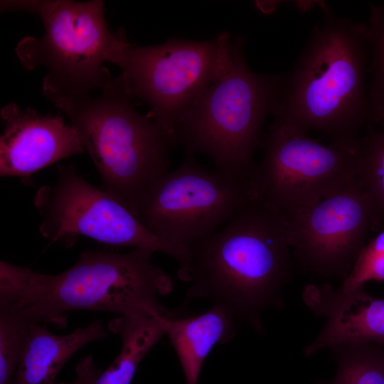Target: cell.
<instances>
[{
  "instance_id": "12",
  "label": "cell",
  "mask_w": 384,
  "mask_h": 384,
  "mask_svg": "<svg viewBox=\"0 0 384 384\" xmlns=\"http://www.w3.org/2000/svg\"><path fill=\"white\" fill-rule=\"evenodd\" d=\"M0 175L27 177L85 149L78 131L60 116L42 115L16 104L0 112Z\"/></svg>"
},
{
  "instance_id": "1",
  "label": "cell",
  "mask_w": 384,
  "mask_h": 384,
  "mask_svg": "<svg viewBox=\"0 0 384 384\" xmlns=\"http://www.w3.org/2000/svg\"><path fill=\"white\" fill-rule=\"evenodd\" d=\"M287 218L255 197L190 248L187 300L203 298L264 333L262 312L284 306L293 260Z\"/></svg>"
},
{
  "instance_id": "4",
  "label": "cell",
  "mask_w": 384,
  "mask_h": 384,
  "mask_svg": "<svg viewBox=\"0 0 384 384\" xmlns=\"http://www.w3.org/2000/svg\"><path fill=\"white\" fill-rule=\"evenodd\" d=\"M43 90L79 133L102 189L136 216L151 186L168 172L169 151L176 143L148 114L134 109L122 73L94 97Z\"/></svg>"
},
{
  "instance_id": "8",
  "label": "cell",
  "mask_w": 384,
  "mask_h": 384,
  "mask_svg": "<svg viewBox=\"0 0 384 384\" xmlns=\"http://www.w3.org/2000/svg\"><path fill=\"white\" fill-rule=\"evenodd\" d=\"M252 183L256 197L287 219L357 178L361 138L322 144L274 120L260 145Z\"/></svg>"
},
{
  "instance_id": "17",
  "label": "cell",
  "mask_w": 384,
  "mask_h": 384,
  "mask_svg": "<svg viewBox=\"0 0 384 384\" xmlns=\"http://www.w3.org/2000/svg\"><path fill=\"white\" fill-rule=\"evenodd\" d=\"M336 364L334 378L319 384H384V347L372 343L332 346Z\"/></svg>"
},
{
  "instance_id": "19",
  "label": "cell",
  "mask_w": 384,
  "mask_h": 384,
  "mask_svg": "<svg viewBox=\"0 0 384 384\" xmlns=\"http://www.w3.org/2000/svg\"><path fill=\"white\" fill-rule=\"evenodd\" d=\"M360 181L373 208L379 228L384 225V128L361 137Z\"/></svg>"
},
{
  "instance_id": "5",
  "label": "cell",
  "mask_w": 384,
  "mask_h": 384,
  "mask_svg": "<svg viewBox=\"0 0 384 384\" xmlns=\"http://www.w3.org/2000/svg\"><path fill=\"white\" fill-rule=\"evenodd\" d=\"M284 77L256 73L246 63L237 39L229 66L201 94L177 134L189 154L208 156L216 170L252 180L255 149L264 121L282 88Z\"/></svg>"
},
{
  "instance_id": "2",
  "label": "cell",
  "mask_w": 384,
  "mask_h": 384,
  "mask_svg": "<svg viewBox=\"0 0 384 384\" xmlns=\"http://www.w3.org/2000/svg\"><path fill=\"white\" fill-rule=\"evenodd\" d=\"M149 249L118 253L82 252L57 274L0 262V306L33 322L65 324L75 310L103 311L124 316H158L171 311L159 297L174 290L171 277L151 258Z\"/></svg>"
},
{
  "instance_id": "10",
  "label": "cell",
  "mask_w": 384,
  "mask_h": 384,
  "mask_svg": "<svg viewBox=\"0 0 384 384\" xmlns=\"http://www.w3.org/2000/svg\"><path fill=\"white\" fill-rule=\"evenodd\" d=\"M33 201L41 218L39 233L53 242L70 246L84 236L166 254L177 261L179 270L187 265L184 254L156 238L131 211L84 179L71 164L58 166L55 183L39 188Z\"/></svg>"
},
{
  "instance_id": "14",
  "label": "cell",
  "mask_w": 384,
  "mask_h": 384,
  "mask_svg": "<svg viewBox=\"0 0 384 384\" xmlns=\"http://www.w3.org/2000/svg\"><path fill=\"white\" fill-rule=\"evenodd\" d=\"M47 324L33 322L12 384H54L63 365L85 345L107 338L101 321L65 335L53 334Z\"/></svg>"
},
{
  "instance_id": "7",
  "label": "cell",
  "mask_w": 384,
  "mask_h": 384,
  "mask_svg": "<svg viewBox=\"0 0 384 384\" xmlns=\"http://www.w3.org/2000/svg\"><path fill=\"white\" fill-rule=\"evenodd\" d=\"M1 12L23 11L38 16L44 34L26 36L15 52L28 70L46 68L43 89L71 97L98 90L111 78L103 65L114 38L107 26L104 4L100 0H6Z\"/></svg>"
},
{
  "instance_id": "6",
  "label": "cell",
  "mask_w": 384,
  "mask_h": 384,
  "mask_svg": "<svg viewBox=\"0 0 384 384\" xmlns=\"http://www.w3.org/2000/svg\"><path fill=\"white\" fill-rule=\"evenodd\" d=\"M237 39L224 32L203 41L169 39L156 46L132 45L122 28L106 62L118 65L133 98L175 143L178 129L203 90L230 64Z\"/></svg>"
},
{
  "instance_id": "9",
  "label": "cell",
  "mask_w": 384,
  "mask_h": 384,
  "mask_svg": "<svg viewBox=\"0 0 384 384\" xmlns=\"http://www.w3.org/2000/svg\"><path fill=\"white\" fill-rule=\"evenodd\" d=\"M255 197L251 180L209 171L188 156L153 183L136 217L189 261L191 247L220 229Z\"/></svg>"
},
{
  "instance_id": "15",
  "label": "cell",
  "mask_w": 384,
  "mask_h": 384,
  "mask_svg": "<svg viewBox=\"0 0 384 384\" xmlns=\"http://www.w3.org/2000/svg\"><path fill=\"white\" fill-rule=\"evenodd\" d=\"M162 325L178 358L186 384H198L202 366L213 347L230 340L238 322L224 309L213 306L194 317L171 313L162 316Z\"/></svg>"
},
{
  "instance_id": "3",
  "label": "cell",
  "mask_w": 384,
  "mask_h": 384,
  "mask_svg": "<svg viewBox=\"0 0 384 384\" xmlns=\"http://www.w3.org/2000/svg\"><path fill=\"white\" fill-rule=\"evenodd\" d=\"M367 62L368 26L328 12L284 77L270 114L330 142L358 140L369 122Z\"/></svg>"
},
{
  "instance_id": "16",
  "label": "cell",
  "mask_w": 384,
  "mask_h": 384,
  "mask_svg": "<svg viewBox=\"0 0 384 384\" xmlns=\"http://www.w3.org/2000/svg\"><path fill=\"white\" fill-rule=\"evenodd\" d=\"M163 316H119L109 323L110 331L120 337L122 348L95 384L131 383L142 360L165 335Z\"/></svg>"
},
{
  "instance_id": "13",
  "label": "cell",
  "mask_w": 384,
  "mask_h": 384,
  "mask_svg": "<svg viewBox=\"0 0 384 384\" xmlns=\"http://www.w3.org/2000/svg\"><path fill=\"white\" fill-rule=\"evenodd\" d=\"M302 298L315 315L326 319L317 337L304 348L305 356L347 343H372L384 347V299L370 296L364 287L340 293L329 284H309Z\"/></svg>"
},
{
  "instance_id": "18",
  "label": "cell",
  "mask_w": 384,
  "mask_h": 384,
  "mask_svg": "<svg viewBox=\"0 0 384 384\" xmlns=\"http://www.w3.org/2000/svg\"><path fill=\"white\" fill-rule=\"evenodd\" d=\"M366 75L369 122L384 128V6L370 9Z\"/></svg>"
},
{
  "instance_id": "11",
  "label": "cell",
  "mask_w": 384,
  "mask_h": 384,
  "mask_svg": "<svg viewBox=\"0 0 384 384\" xmlns=\"http://www.w3.org/2000/svg\"><path fill=\"white\" fill-rule=\"evenodd\" d=\"M292 252L302 269L342 282L379 229L371 203L355 179L288 219Z\"/></svg>"
},
{
  "instance_id": "20",
  "label": "cell",
  "mask_w": 384,
  "mask_h": 384,
  "mask_svg": "<svg viewBox=\"0 0 384 384\" xmlns=\"http://www.w3.org/2000/svg\"><path fill=\"white\" fill-rule=\"evenodd\" d=\"M33 321L0 307V384H12Z\"/></svg>"
},
{
  "instance_id": "22",
  "label": "cell",
  "mask_w": 384,
  "mask_h": 384,
  "mask_svg": "<svg viewBox=\"0 0 384 384\" xmlns=\"http://www.w3.org/2000/svg\"><path fill=\"white\" fill-rule=\"evenodd\" d=\"M75 372L76 378L74 381L54 384H95L102 370L95 366L92 356H87L78 363Z\"/></svg>"
},
{
  "instance_id": "21",
  "label": "cell",
  "mask_w": 384,
  "mask_h": 384,
  "mask_svg": "<svg viewBox=\"0 0 384 384\" xmlns=\"http://www.w3.org/2000/svg\"><path fill=\"white\" fill-rule=\"evenodd\" d=\"M372 280H384V230L366 245L348 276L336 290L348 292Z\"/></svg>"
}]
</instances>
